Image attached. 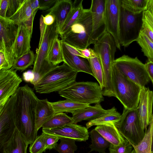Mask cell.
Instances as JSON below:
<instances>
[{
  "label": "cell",
  "mask_w": 153,
  "mask_h": 153,
  "mask_svg": "<svg viewBox=\"0 0 153 153\" xmlns=\"http://www.w3.org/2000/svg\"><path fill=\"white\" fill-rule=\"evenodd\" d=\"M43 16L42 15H41L39 19V28L40 36L39 44V47H40L42 43L45 29V25L43 21Z\"/></svg>",
  "instance_id": "cell-48"
},
{
  "label": "cell",
  "mask_w": 153,
  "mask_h": 153,
  "mask_svg": "<svg viewBox=\"0 0 153 153\" xmlns=\"http://www.w3.org/2000/svg\"><path fill=\"white\" fill-rule=\"evenodd\" d=\"M136 41L141 48L144 55L147 58L148 61L153 62V42L141 30Z\"/></svg>",
  "instance_id": "cell-36"
},
{
  "label": "cell",
  "mask_w": 153,
  "mask_h": 153,
  "mask_svg": "<svg viewBox=\"0 0 153 153\" xmlns=\"http://www.w3.org/2000/svg\"><path fill=\"white\" fill-rule=\"evenodd\" d=\"M46 149L45 139L43 132L37 136L33 142L30 144L29 151L30 153H42L45 152Z\"/></svg>",
  "instance_id": "cell-38"
},
{
  "label": "cell",
  "mask_w": 153,
  "mask_h": 153,
  "mask_svg": "<svg viewBox=\"0 0 153 153\" xmlns=\"http://www.w3.org/2000/svg\"><path fill=\"white\" fill-rule=\"evenodd\" d=\"M83 0H81L78 4L75 5L74 3L73 8L67 18L62 26L59 34L60 36L65 34L72 25L76 21L82 13L83 10Z\"/></svg>",
  "instance_id": "cell-31"
},
{
  "label": "cell",
  "mask_w": 153,
  "mask_h": 153,
  "mask_svg": "<svg viewBox=\"0 0 153 153\" xmlns=\"http://www.w3.org/2000/svg\"><path fill=\"white\" fill-rule=\"evenodd\" d=\"M32 13L30 0H24L16 12L9 19L19 25L27 20Z\"/></svg>",
  "instance_id": "cell-32"
},
{
  "label": "cell",
  "mask_w": 153,
  "mask_h": 153,
  "mask_svg": "<svg viewBox=\"0 0 153 153\" xmlns=\"http://www.w3.org/2000/svg\"><path fill=\"white\" fill-rule=\"evenodd\" d=\"M120 0H105V21L106 31L113 37L117 48L121 50L119 41Z\"/></svg>",
  "instance_id": "cell-16"
},
{
  "label": "cell",
  "mask_w": 153,
  "mask_h": 153,
  "mask_svg": "<svg viewBox=\"0 0 153 153\" xmlns=\"http://www.w3.org/2000/svg\"><path fill=\"white\" fill-rule=\"evenodd\" d=\"M91 52L90 58L88 59L94 75L102 90L104 86L103 70L100 59L98 54L93 49L89 48Z\"/></svg>",
  "instance_id": "cell-26"
},
{
  "label": "cell",
  "mask_w": 153,
  "mask_h": 153,
  "mask_svg": "<svg viewBox=\"0 0 153 153\" xmlns=\"http://www.w3.org/2000/svg\"><path fill=\"white\" fill-rule=\"evenodd\" d=\"M145 65L150 80L153 85V62L148 61Z\"/></svg>",
  "instance_id": "cell-49"
},
{
  "label": "cell",
  "mask_w": 153,
  "mask_h": 153,
  "mask_svg": "<svg viewBox=\"0 0 153 153\" xmlns=\"http://www.w3.org/2000/svg\"><path fill=\"white\" fill-rule=\"evenodd\" d=\"M110 144L115 146L122 144L125 139L113 123L97 125L94 128Z\"/></svg>",
  "instance_id": "cell-23"
},
{
  "label": "cell",
  "mask_w": 153,
  "mask_h": 153,
  "mask_svg": "<svg viewBox=\"0 0 153 153\" xmlns=\"http://www.w3.org/2000/svg\"><path fill=\"white\" fill-rule=\"evenodd\" d=\"M60 142L54 149L59 153H74L77 149L74 140L68 138L59 137Z\"/></svg>",
  "instance_id": "cell-37"
},
{
  "label": "cell",
  "mask_w": 153,
  "mask_h": 153,
  "mask_svg": "<svg viewBox=\"0 0 153 153\" xmlns=\"http://www.w3.org/2000/svg\"><path fill=\"white\" fill-rule=\"evenodd\" d=\"M149 0H120L121 5L134 14H139L147 9Z\"/></svg>",
  "instance_id": "cell-34"
},
{
  "label": "cell",
  "mask_w": 153,
  "mask_h": 153,
  "mask_svg": "<svg viewBox=\"0 0 153 153\" xmlns=\"http://www.w3.org/2000/svg\"><path fill=\"white\" fill-rule=\"evenodd\" d=\"M32 34V33L22 23L18 25L13 49L15 58L22 55L30 50Z\"/></svg>",
  "instance_id": "cell-20"
},
{
  "label": "cell",
  "mask_w": 153,
  "mask_h": 153,
  "mask_svg": "<svg viewBox=\"0 0 153 153\" xmlns=\"http://www.w3.org/2000/svg\"><path fill=\"white\" fill-rule=\"evenodd\" d=\"M108 110V111L105 114L87 122L86 125L87 129L94 126L110 123H114L119 120L121 115L114 107Z\"/></svg>",
  "instance_id": "cell-27"
},
{
  "label": "cell",
  "mask_w": 153,
  "mask_h": 153,
  "mask_svg": "<svg viewBox=\"0 0 153 153\" xmlns=\"http://www.w3.org/2000/svg\"><path fill=\"white\" fill-rule=\"evenodd\" d=\"M131 153H136V152H135V150L134 149H133L132 151V152Z\"/></svg>",
  "instance_id": "cell-56"
},
{
  "label": "cell",
  "mask_w": 153,
  "mask_h": 153,
  "mask_svg": "<svg viewBox=\"0 0 153 153\" xmlns=\"http://www.w3.org/2000/svg\"><path fill=\"white\" fill-rule=\"evenodd\" d=\"M18 27L13 21L0 16V50L4 52L13 65L15 58L13 46Z\"/></svg>",
  "instance_id": "cell-12"
},
{
  "label": "cell",
  "mask_w": 153,
  "mask_h": 153,
  "mask_svg": "<svg viewBox=\"0 0 153 153\" xmlns=\"http://www.w3.org/2000/svg\"><path fill=\"white\" fill-rule=\"evenodd\" d=\"M152 153H153V134L152 143Z\"/></svg>",
  "instance_id": "cell-55"
},
{
  "label": "cell",
  "mask_w": 153,
  "mask_h": 153,
  "mask_svg": "<svg viewBox=\"0 0 153 153\" xmlns=\"http://www.w3.org/2000/svg\"><path fill=\"white\" fill-rule=\"evenodd\" d=\"M117 48L114 38L107 31L94 44L93 49L98 55L102 66L104 81L103 91L106 95L114 93L112 73Z\"/></svg>",
  "instance_id": "cell-3"
},
{
  "label": "cell",
  "mask_w": 153,
  "mask_h": 153,
  "mask_svg": "<svg viewBox=\"0 0 153 153\" xmlns=\"http://www.w3.org/2000/svg\"><path fill=\"white\" fill-rule=\"evenodd\" d=\"M114 124L123 137L132 145H137L145 135V131L141 126L137 108H124L120 119Z\"/></svg>",
  "instance_id": "cell-9"
},
{
  "label": "cell",
  "mask_w": 153,
  "mask_h": 153,
  "mask_svg": "<svg viewBox=\"0 0 153 153\" xmlns=\"http://www.w3.org/2000/svg\"><path fill=\"white\" fill-rule=\"evenodd\" d=\"M50 103L55 114L66 112L72 114L76 110L86 108L90 105L88 104L79 103L68 99L54 102H50Z\"/></svg>",
  "instance_id": "cell-25"
},
{
  "label": "cell",
  "mask_w": 153,
  "mask_h": 153,
  "mask_svg": "<svg viewBox=\"0 0 153 153\" xmlns=\"http://www.w3.org/2000/svg\"><path fill=\"white\" fill-rule=\"evenodd\" d=\"M153 126L151 123L144 137L136 145H132L136 153H152Z\"/></svg>",
  "instance_id": "cell-30"
},
{
  "label": "cell",
  "mask_w": 153,
  "mask_h": 153,
  "mask_svg": "<svg viewBox=\"0 0 153 153\" xmlns=\"http://www.w3.org/2000/svg\"><path fill=\"white\" fill-rule=\"evenodd\" d=\"M16 71L11 68L0 70V109L15 94L22 82Z\"/></svg>",
  "instance_id": "cell-13"
},
{
  "label": "cell",
  "mask_w": 153,
  "mask_h": 153,
  "mask_svg": "<svg viewBox=\"0 0 153 153\" xmlns=\"http://www.w3.org/2000/svg\"><path fill=\"white\" fill-rule=\"evenodd\" d=\"M114 64L127 77L141 87L149 82L145 64L137 57L134 58L124 55L115 59Z\"/></svg>",
  "instance_id": "cell-10"
},
{
  "label": "cell",
  "mask_w": 153,
  "mask_h": 153,
  "mask_svg": "<svg viewBox=\"0 0 153 153\" xmlns=\"http://www.w3.org/2000/svg\"><path fill=\"white\" fill-rule=\"evenodd\" d=\"M133 149L132 146L126 139L121 145L115 146L110 144L109 147V153H131Z\"/></svg>",
  "instance_id": "cell-39"
},
{
  "label": "cell",
  "mask_w": 153,
  "mask_h": 153,
  "mask_svg": "<svg viewBox=\"0 0 153 153\" xmlns=\"http://www.w3.org/2000/svg\"><path fill=\"white\" fill-rule=\"evenodd\" d=\"M141 30L153 42V31L149 26L143 20Z\"/></svg>",
  "instance_id": "cell-44"
},
{
  "label": "cell",
  "mask_w": 153,
  "mask_h": 153,
  "mask_svg": "<svg viewBox=\"0 0 153 153\" xmlns=\"http://www.w3.org/2000/svg\"><path fill=\"white\" fill-rule=\"evenodd\" d=\"M15 114L16 127L28 144L37 137L35 110L38 98L27 84L20 87L15 93Z\"/></svg>",
  "instance_id": "cell-1"
},
{
  "label": "cell",
  "mask_w": 153,
  "mask_h": 153,
  "mask_svg": "<svg viewBox=\"0 0 153 153\" xmlns=\"http://www.w3.org/2000/svg\"><path fill=\"white\" fill-rule=\"evenodd\" d=\"M88 129L85 127L74 123L52 129H42L43 132L59 137L72 139L76 141H85L89 137Z\"/></svg>",
  "instance_id": "cell-17"
},
{
  "label": "cell",
  "mask_w": 153,
  "mask_h": 153,
  "mask_svg": "<svg viewBox=\"0 0 153 153\" xmlns=\"http://www.w3.org/2000/svg\"><path fill=\"white\" fill-rule=\"evenodd\" d=\"M147 9L149 10L153 16V0H149Z\"/></svg>",
  "instance_id": "cell-54"
},
{
  "label": "cell",
  "mask_w": 153,
  "mask_h": 153,
  "mask_svg": "<svg viewBox=\"0 0 153 153\" xmlns=\"http://www.w3.org/2000/svg\"><path fill=\"white\" fill-rule=\"evenodd\" d=\"M76 48L77 50L85 57V59H88L90 58L91 52L89 48L80 49Z\"/></svg>",
  "instance_id": "cell-53"
},
{
  "label": "cell",
  "mask_w": 153,
  "mask_h": 153,
  "mask_svg": "<svg viewBox=\"0 0 153 153\" xmlns=\"http://www.w3.org/2000/svg\"><path fill=\"white\" fill-rule=\"evenodd\" d=\"M71 117L65 113L59 112L55 114L42 125V129H52L61 127L72 123Z\"/></svg>",
  "instance_id": "cell-28"
},
{
  "label": "cell",
  "mask_w": 153,
  "mask_h": 153,
  "mask_svg": "<svg viewBox=\"0 0 153 153\" xmlns=\"http://www.w3.org/2000/svg\"><path fill=\"white\" fill-rule=\"evenodd\" d=\"M105 0H92L90 9L92 30L90 45L94 44L106 31L105 21Z\"/></svg>",
  "instance_id": "cell-15"
},
{
  "label": "cell",
  "mask_w": 153,
  "mask_h": 153,
  "mask_svg": "<svg viewBox=\"0 0 153 153\" xmlns=\"http://www.w3.org/2000/svg\"><path fill=\"white\" fill-rule=\"evenodd\" d=\"M38 9L33 13L30 17L26 21L22 23L32 33L33 23L34 18Z\"/></svg>",
  "instance_id": "cell-46"
},
{
  "label": "cell",
  "mask_w": 153,
  "mask_h": 153,
  "mask_svg": "<svg viewBox=\"0 0 153 153\" xmlns=\"http://www.w3.org/2000/svg\"><path fill=\"white\" fill-rule=\"evenodd\" d=\"M59 34L55 21L52 25H45L42 43L36 50L35 61L32 70L34 79L31 84L34 85L46 74L56 66L49 61L48 56L54 40L58 38Z\"/></svg>",
  "instance_id": "cell-4"
},
{
  "label": "cell",
  "mask_w": 153,
  "mask_h": 153,
  "mask_svg": "<svg viewBox=\"0 0 153 153\" xmlns=\"http://www.w3.org/2000/svg\"><path fill=\"white\" fill-rule=\"evenodd\" d=\"M89 134L91 140V144L89 146L91 148L89 152L95 151L99 153H106L105 150L109 147L110 143L95 129L91 130Z\"/></svg>",
  "instance_id": "cell-29"
},
{
  "label": "cell",
  "mask_w": 153,
  "mask_h": 153,
  "mask_svg": "<svg viewBox=\"0 0 153 153\" xmlns=\"http://www.w3.org/2000/svg\"><path fill=\"white\" fill-rule=\"evenodd\" d=\"M48 59L55 66L64 62L61 41L58 38L54 40L48 55Z\"/></svg>",
  "instance_id": "cell-35"
},
{
  "label": "cell",
  "mask_w": 153,
  "mask_h": 153,
  "mask_svg": "<svg viewBox=\"0 0 153 153\" xmlns=\"http://www.w3.org/2000/svg\"><path fill=\"white\" fill-rule=\"evenodd\" d=\"M24 0H9L5 18L9 19L17 11Z\"/></svg>",
  "instance_id": "cell-40"
},
{
  "label": "cell",
  "mask_w": 153,
  "mask_h": 153,
  "mask_svg": "<svg viewBox=\"0 0 153 153\" xmlns=\"http://www.w3.org/2000/svg\"><path fill=\"white\" fill-rule=\"evenodd\" d=\"M12 66L4 52L0 50V70H8L11 69Z\"/></svg>",
  "instance_id": "cell-42"
},
{
  "label": "cell",
  "mask_w": 153,
  "mask_h": 153,
  "mask_svg": "<svg viewBox=\"0 0 153 153\" xmlns=\"http://www.w3.org/2000/svg\"><path fill=\"white\" fill-rule=\"evenodd\" d=\"M23 79L27 82L31 83L34 79V75L32 71H28L23 74Z\"/></svg>",
  "instance_id": "cell-51"
},
{
  "label": "cell",
  "mask_w": 153,
  "mask_h": 153,
  "mask_svg": "<svg viewBox=\"0 0 153 153\" xmlns=\"http://www.w3.org/2000/svg\"><path fill=\"white\" fill-rule=\"evenodd\" d=\"M112 79L115 97L124 108L128 109L137 108L142 87L127 77L114 64Z\"/></svg>",
  "instance_id": "cell-5"
},
{
  "label": "cell",
  "mask_w": 153,
  "mask_h": 153,
  "mask_svg": "<svg viewBox=\"0 0 153 153\" xmlns=\"http://www.w3.org/2000/svg\"><path fill=\"white\" fill-rule=\"evenodd\" d=\"M73 5L71 0H57L52 7L46 11L54 16L59 34L73 8Z\"/></svg>",
  "instance_id": "cell-19"
},
{
  "label": "cell",
  "mask_w": 153,
  "mask_h": 153,
  "mask_svg": "<svg viewBox=\"0 0 153 153\" xmlns=\"http://www.w3.org/2000/svg\"><path fill=\"white\" fill-rule=\"evenodd\" d=\"M0 16L5 18L9 0H0Z\"/></svg>",
  "instance_id": "cell-47"
},
{
  "label": "cell",
  "mask_w": 153,
  "mask_h": 153,
  "mask_svg": "<svg viewBox=\"0 0 153 153\" xmlns=\"http://www.w3.org/2000/svg\"><path fill=\"white\" fill-rule=\"evenodd\" d=\"M28 145L16 127L11 137L0 148L1 153H27Z\"/></svg>",
  "instance_id": "cell-21"
},
{
  "label": "cell",
  "mask_w": 153,
  "mask_h": 153,
  "mask_svg": "<svg viewBox=\"0 0 153 153\" xmlns=\"http://www.w3.org/2000/svg\"><path fill=\"white\" fill-rule=\"evenodd\" d=\"M153 101V92L149 88L142 87L137 109L143 129L147 130L151 119Z\"/></svg>",
  "instance_id": "cell-18"
},
{
  "label": "cell",
  "mask_w": 153,
  "mask_h": 153,
  "mask_svg": "<svg viewBox=\"0 0 153 153\" xmlns=\"http://www.w3.org/2000/svg\"><path fill=\"white\" fill-rule=\"evenodd\" d=\"M43 133L45 139L46 149H54L58 145L57 142L59 140V137L54 135Z\"/></svg>",
  "instance_id": "cell-41"
},
{
  "label": "cell",
  "mask_w": 153,
  "mask_h": 153,
  "mask_svg": "<svg viewBox=\"0 0 153 153\" xmlns=\"http://www.w3.org/2000/svg\"><path fill=\"white\" fill-rule=\"evenodd\" d=\"M43 21L46 25L49 26L52 25L54 23L55 19L53 15L48 13L43 16Z\"/></svg>",
  "instance_id": "cell-50"
},
{
  "label": "cell",
  "mask_w": 153,
  "mask_h": 153,
  "mask_svg": "<svg viewBox=\"0 0 153 153\" xmlns=\"http://www.w3.org/2000/svg\"><path fill=\"white\" fill-rule=\"evenodd\" d=\"M30 6L33 13L39 8V0H30Z\"/></svg>",
  "instance_id": "cell-52"
},
{
  "label": "cell",
  "mask_w": 153,
  "mask_h": 153,
  "mask_svg": "<svg viewBox=\"0 0 153 153\" xmlns=\"http://www.w3.org/2000/svg\"><path fill=\"white\" fill-rule=\"evenodd\" d=\"M35 59V55L33 51L30 50L26 53L15 58L13 65L11 69L17 71H22L34 65Z\"/></svg>",
  "instance_id": "cell-33"
},
{
  "label": "cell",
  "mask_w": 153,
  "mask_h": 153,
  "mask_svg": "<svg viewBox=\"0 0 153 153\" xmlns=\"http://www.w3.org/2000/svg\"><path fill=\"white\" fill-rule=\"evenodd\" d=\"M58 93L66 99L90 105L100 103L104 101L102 90L96 82H75Z\"/></svg>",
  "instance_id": "cell-6"
},
{
  "label": "cell",
  "mask_w": 153,
  "mask_h": 153,
  "mask_svg": "<svg viewBox=\"0 0 153 153\" xmlns=\"http://www.w3.org/2000/svg\"><path fill=\"white\" fill-rule=\"evenodd\" d=\"M57 0H39V10H47L52 7Z\"/></svg>",
  "instance_id": "cell-43"
},
{
  "label": "cell",
  "mask_w": 153,
  "mask_h": 153,
  "mask_svg": "<svg viewBox=\"0 0 153 153\" xmlns=\"http://www.w3.org/2000/svg\"><path fill=\"white\" fill-rule=\"evenodd\" d=\"M143 13H133L125 9L120 2L119 36L121 46L127 47L137 41L142 27Z\"/></svg>",
  "instance_id": "cell-8"
},
{
  "label": "cell",
  "mask_w": 153,
  "mask_h": 153,
  "mask_svg": "<svg viewBox=\"0 0 153 153\" xmlns=\"http://www.w3.org/2000/svg\"><path fill=\"white\" fill-rule=\"evenodd\" d=\"M108 111L103 109L100 103L75 111L72 114L73 123H77L83 120H91L105 114Z\"/></svg>",
  "instance_id": "cell-22"
},
{
  "label": "cell",
  "mask_w": 153,
  "mask_h": 153,
  "mask_svg": "<svg viewBox=\"0 0 153 153\" xmlns=\"http://www.w3.org/2000/svg\"><path fill=\"white\" fill-rule=\"evenodd\" d=\"M60 41L64 62L78 73L82 72L94 76L88 60L85 59L76 48L71 46L62 39Z\"/></svg>",
  "instance_id": "cell-14"
},
{
  "label": "cell",
  "mask_w": 153,
  "mask_h": 153,
  "mask_svg": "<svg viewBox=\"0 0 153 153\" xmlns=\"http://www.w3.org/2000/svg\"><path fill=\"white\" fill-rule=\"evenodd\" d=\"M16 94L0 109V148L13 134L16 128L15 114Z\"/></svg>",
  "instance_id": "cell-11"
},
{
  "label": "cell",
  "mask_w": 153,
  "mask_h": 153,
  "mask_svg": "<svg viewBox=\"0 0 153 153\" xmlns=\"http://www.w3.org/2000/svg\"><path fill=\"white\" fill-rule=\"evenodd\" d=\"M78 72L65 62L51 69L34 85L38 93L58 92L76 82Z\"/></svg>",
  "instance_id": "cell-2"
},
{
  "label": "cell",
  "mask_w": 153,
  "mask_h": 153,
  "mask_svg": "<svg viewBox=\"0 0 153 153\" xmlns=\"http://www.w3.org/2000/svg\"><path fill=\"white\" fill-rule=\"evenodd\" d=\"M92 30L90 9H84L82 14L68 31L60 37L62 40L71 46L79 49H85L90 45Z\"/></svg>",
  "instance_id": "cell-7"
},
{
  "label": "cell",
  "mask_w": 153,
  "mask_h": 153,
  "mask_svg": "<svg viewBox=\"0 0 153 153\" xmlns=\"http://www.w3.org/2000/svg\"><path fill=\"white\" fill-rule=\"evenodd\" d=\"M143 20L149 26L153 31V16L147 9L143 12Z\"/></svg>",
  "instance_id": "cell-45"
},
{
  "label": "cell",
  "mask_w": 153,
  "mask_h": 153,
  "mask_svg": "<svg viewBox=\"0 0 153 153\" xmlns=\"http://www.w3.org/2000/svg\"><path fill=\"white\" fill-rule=\"evenodd\" d=\"M53 110L47 99L38 100L35 110V122L37 130L55 114Z\"/></svg>",
  "instance_id": "cell-24"
}]
</instances>
